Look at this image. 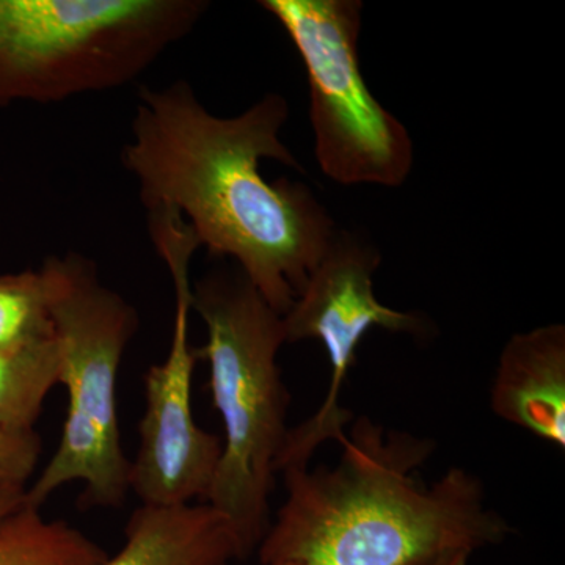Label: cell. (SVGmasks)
Wrapping results in <instances>:
<instances>
[{
  "mask_svg": "<svg viewBox=\"0 0 565 565\" xmlns=\"http://www.w3.org/2000/svg\"><path fill=\"white\" fill-rule=\"evenodd\" d=\"M498 418L565 448V327L548 323L505 343L490 388Z\"/></svg>",
  "mask_w": 565,
  "mask_h": 565,
  "instance_id": "cell-9",
  "label": "cell"
},
{
  "mask_svg": "<svg viewBox=\"0 0 565 565\" xmlns=\"http://www.w3.org/2000/svg\"><path fill=\"white\" fill-rule=\"evenodd\" d=\"M25 490L28 487L0 489V526L25 504Z\"/></svg>",
  "mask_w": 565,
  "mask_h": 565,
  "instance_id": "cell-15",
  "label": "cell"
},
{
  "mask_svg": "<svg viewBox=\"0 0 565 565\" xmlns=\"http://www.w3.org/2000/svg\"><path fill=\"white\" fill-rule=\"evenodd\" d=\"M125 535L120 552L103 565H230L244 557L232 523L207 503L141 504Z\"/></svg>",
  "mask_w": 565,
  "mask_h": 565,
  "instance_id": "cell-10",
  "label": "cell"
},
{
  "mask_svg": "<svg viewBox=\"0 0 565 565\" xmlns=\"http://www.w3.org/2000/svg\"><path fill=\"white\" fill-rule=\"evenodd\" d=\"M43 440L35 429L0 427V489L29 487L39 468Z\"/></svg>",
  "mask_w": 565,
  "mask_h": 565,
  "instance_id": "cell-14",
  "label": "cell"
},
{
  "mask_svg": "<svg viewBox=\"0 0 565 565\" xmlns=\"http://www.w3.org/2000/svg\"><path fill=\"white\" fill-rule=\"evenodd\" d=\"M207 10L206 0H0V107L125 87Z\"/></svg>",
  "mask_w": 565,
  "mask_h": 565,
  "instance_id": "cell-5",
  "label": "cell"
},
{
  "mask_svg": "<svg viewBox=\"0 0 565 565\" xmlns=\"http://www.w3.org/2000/svg\"><path fill=\"white\" fill-rule=\"evenodd\" d=\"M302 58L316 159L338 184L399 188L414 167L407 128L375 99L360 68V0H262Z\"/></svg>",
  "mask_w": 565,
  "mask_h": 565,
  "instance_id": "cell-6",
  "label": "cell"
},
{
  "mask_svg": "<svg viewBox=\"0 0 565 565\" xmlns=\"http://www.w3.org/2000/svg\"><path fill=\"white\" fill-rule=\"evenodd\" d=\"M377 248L359 234L337 232L329 250L308 278L302 292L282 315L286 344L321 341L330 362L329 392L315 415L289 429L277 460V475L308 467L319 446L345 438L352 415L341 405L345 382L363 338L373 329L423 334L418 315L379 302L374 274L381 266Z\"/></svg>",
  "mask_w": 565,
  "mask_h": 565,
  "instance_id": "cell-7",
  "label": "cell"
},
{
  "mask_svg": "<svg viewBox=\"0 0 565 565\" xmlns=\"http://www.w3.org/2000/svg\"><path fill=\"white\" fill-rule=\"evenodd\" d=\"M109 553L62 520L24 504L0 526V565H103Z\"/></svg>",
  "mask_w": 565,
  "mask_h": 565,
  "instance_id": "cell-11",
  "label": "cell"
},
{
  "mask_svg": "<svg viewBox=\"0 0 565 565\" xmlns=\"http://www.w3.org/2000/svg\"><path fill=\"white\" fill-rule=\"evenodd\" d=\"M280 565H300V564L288 563V564H280Z\"/></svg>",
  "mask_w": 565,
  "mask_h": 565,
  "instance_id": "cell-17",
  "label": "cell"
},
{
  "mask_svg": "<svg viewBox=\"0 0 565 565\" xmlns=\"http://www.w3.org/2000/svg\"><path fill=\"white\" fill-rule=\"evenodd\" d=\"M340 445L333 467L281 471L286 500L259 542L263 565H435L512 534L470 471L416 478L429 440L362 419Z\"/></svg>",
  "mask_w": 565,
  "mask_h": 565,
  "instance_id": "cell-2",
  "label": "cell"
},
{
  "mask_svg": "<svg viewBox=\"0 0 565 565\" xmlns=\"http://www.w3.org/2000/svg\"><path fill=\"white\" fill-rule=\"evenodd\" d=\"M154 248L173 281L172 341L166 360L145 375L147 405L139 449L129 468V490L143 505L206 503L223 444L195 422L192 411L193 371L200 356L189 340L191 263L199 247L189 234L170 232L159 237Z\"/></svg>",
  "mask_w": 565,
  "mask_h": 565,
  "instance_id": "cell-8",
  "label": "cell"
},
{
  "mask_svg": "<svg viewBox=\"0 0 565 565\" xmlns=\"http://www.w3.org/2000/svg\"><path fill=\"white\" fill-rule=\"evenodd\" d=\"M52 334L50 282L43 266L0 275V351Z\"/></svg>",
  "mask_w": 565,
  "mask_h": 565,
  "instance_id": "cell-13",
  "label": "cell"
},
{
  "mask_svg": "<svg viewBox=\"0 0 565 565\" xmlns=\"http://www.w3.org/2000/svg\"><path fill=\"white\" fill-rule=\"evenodd\" d=\"M50 282L52 332L61 355L58 385L68 405L61 444L25 490V504L41 509L71 482L84 486L82 503L120 508L129 492L128 460L118 419V374L139 315L125 297L99 280L79 253L43 263Z\"/></svg>",
  "mask_w": 565,
  "mask_h": 565,
  "instance_id": "cell-4",
  "label": "cell"
},
{
  "mask_svg": "<svg viewBox=\"0 0 565 565\" xmlns=\"http://www.w3.org/2000/svg\"><path fill=\"white\" fill-rule=\"evenodd\" d=\"M288 117V102L278 93L237 117H217L191 82L178 79L140 88L131 140L121 152L145 210L178 212L200 248L212 258H233L281 316L338 232L308 185L262 174L263 159L300 170L280 139Z\"/></svg>",
  "mask_w": 565,
  "mask_h": 565,
  "instance_id": "cell-1",
  "label": "cell"
},
{
  "mask_svg": "<svg viewBox=\"0 0 565 565\" xmlns=\"http://www.w3.org/2000/svg\"><path fill=\"white\" fill-rule=\"evenodd\" d=\"M61 355L54 334L0 351V427L35 429L51 390L58 385Z\"/></svg>",
  "mask_w": 565,
  "mask_h": 565,
  "instance_id": "cell-12",
  "label": "cell"
},
{
  "mask_svg": "<svg viewBox=\"0 0 565 565\" xmlns=\"http://www.w3.org/2000/svg\"><path fill=\"white\" fill-rule=\"evenodd\" d=\"M192 311L206 327V343L196 351L210 364L212 403L225 433L206 503L232 523L245 557L269 526L277 460L289 433L291 397L277 362L286 344L282 316L243 274L196 281Z\"/></svg>",
  "mask_w": 565,
  "mask_h": 565,
  "instance_id": "cell-3",
  "label": "cell"
},
{
  "mask_svg": "<svg viewBox=\"0 0 565 565\" xmlns=\"http://www.w3.org/2000/svg\"><path fill=\"white\" fill-rule=\"evenodd\" d=\"M470 557V553H455V555L441 557L435 565H468Z\"/></svg>",
  "mask_w": 565,
  "mask_h": 565,
  "instance_id": "cell-16",
  "label": "cell"
}]
</instances>
